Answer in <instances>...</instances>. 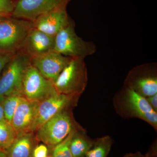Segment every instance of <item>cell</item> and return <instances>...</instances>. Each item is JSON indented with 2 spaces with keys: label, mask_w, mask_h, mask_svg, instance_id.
<instances>
[{
  "label": "cell",
  "mask_w": 157,
  "mask_h": 157,
  "mask_svg": "<svg viewBox=\"0 0 157 157\" xmlns=\"http://www.w3.org/2000/svg\"><path fill=\"white\" fill-rule=\"evenodd\" d=\"M96 50L93 42L84 41L77 36L72 21L55 37L53 51L64 56L85 59L95 53Z\"/></svg>",
  "instance_id": "277c9868"
},
{
  "label": "cell",
  "mask_w": 157,
  "mask_h": 157,
  "mask_svg": "<svg viewBox=\"0 0 157 157\" xmlns=\"http://www.w3.org/2000/svg\"><path fill=\"white\" fill-rule=\"evenodd\" d=\"M88 79L84 59H72L53 84L58 94L80 98L86 88Z\"/></svg>",
  "instance_id": "3957f363"
},
{
  "label": "cell",
  "mask_w": 157,
  "mask_h": 157,
  "mask_svg": "<svg viewBox=\"0 0 157 157\" xmlns=\"http://www.w3.org/2000/svg\"><path fill=\"white\" fill-rule=\"evenodd\" d=\"M40 102L21 98L11 120V124L17 135L33 132L37 109Z\"/></svg>",
  "instance_id": "4fadbf2b"
},
{
  "label": "cell",
  "mask_w": 157,
  "mask_h": 157,
  "mask_svg": "<svg viewBox=\"0 0 157 157\" xmlns=\"http://www.w3.org/2000/svg\"><path fill=\"white\" fill-rule=\"evenodd\" d=\"M73 109H63L39 127L35 132L38 141L52 149L72 132L84 128L75 120Z\"/></svg>",
  "instance_id": "7a4b0ae2"
},
{
  "label": "cell",
  "mask_w": 157,
  "mask_h": 157,
  "mask_svg": "<svg viewBox=\"0 0 157 157\" xmlns=\"http://www.w3.org/2000/svg\"><path fill=\"white\" fill-rule=\"evenodd\" d=\"M146 99L152 109L157 112V94L147 97Z\"/></svg>",
  "instance_id": "cb8c5ba5"
},
{
  "label": "cell",
  "mask_w": 157,
  "mask_h": 157,
  "mask_svg": "<svg viewBox=\"0 0 157 157\" xmlns=\"http://www.w3.org/2000/svg\"><path fill=\"white\" fill-rule=\"evenodd\" d=\"M79 98L57 94L44 99L39 103L33 132L43 124L56 115L63 109L69 107L75 108Z\"/></svg>",
  "instance_id": "ba28073f"
},
{
  "label": "cell",
  "mask_w": 157,
  "mask_h": 157,
  "mask_svg": "<svg viewBox=\"0 0 157 157\" xmlns=\"http://www.w3.org/2000/svg\"><path fill=\"white\" fill-rule=\"evenodd\" d=\"M33 22L12 17L0 18V53L14 54L29 31Z\"/></svg>",
  "instance_id": "5b68a950"
},
{
  "label": "cell",
  "mask_w": 157,
  "mask_h": 157,
  "mask_svg": "<svg viewBox=\"0 0 157 157\" xmlns=\"http://www.w3.org/2000/svg\"><path fill=\"white\" fill-rule=\"evenodd\" d=\"M124 85L144 98L154 95L157 94L156 73L148 69L132 70L127 76Z\"/></svg>",
  "instance_id": "5bb4252c"
},
{
  "label": "cell",
  "mask_w": 157,
  "mask_h": 157,
  "mask_svg": "<svg viewBox=\"0 0 157 157\" xmlns=\"http://www.w3.org/2000/svg\"><path fill=\"white\" fill-rule=\"evenodd\" d=\"M48 153V147L45 144H38L34 148L33 157H46Z\"/></svg>",
  "instance_id": "7402d4cb"
},
{
  "label": "cell",
  "mask_w": 157,
  "mask_h": 157,
  "mask_svg": "<svg viewBox=\"0 0 157 157\" xmlns=\"http://www.w3.org/2000/svg\"><path fill=\"white\" fill-rule=\"evenodd\" d=\"M14 54H4L0 53V73L2 71L4 68L6 67L7 64L10 61L11 58Z\"/></svg>",
  "instance_id": "603a6c76"
},
{
  "label": "cell",
  "mask_w": 157,
  "mask_h": 157,
  "mask_svg": "<svg viewBox=\"0 0 157 157\" xmlns=\"http://www.w3.org/2000/svg\"><path fill=\"white\" fill-rule=\"evenodd\" d=\"M124 157H146L145 155L142 154L139 151L135 153H129L124 156Z\"/></svg>",
  "instance_id": "484cf974"
},
{
  "label": "cell",
  "mask_w": 157,
  "mask_h": 157,
  "mask_svg": "<svg viewBox=\"0 0 157 157\" xmlns=\"http://www.w3.org/2000/svg\"><path fill=\"white\" fill-rule=\"evenodd\" d=\"M29 63L30 59L22 53L17 52L12 56L0 78V98L20 94L23 76Z\"/></svg>",
  "instance_id": "52a82bcc"
},
{
  "label": "cell",
  "mask_w": 157,
  "mask_h": 157,
  "mask_svg": "<svg viewBox=\"0 0 157 157\" xmlns=\"http://www.w3.org/2000/svg\"><path fill=\"white\" fill-rule=\"evenodd\" d=\"M57 93L53 82L45 78L30 62L25 70L21 85L20 94L23 98L41 102Z\"/></svg>",
  "instance_id": "8992f818"
},
{
  "label": "cell",
  "mask_w": 157,
  "mask_h": 157,
  "mask_svg": "<svg viewBox=\"0 0 157 157\" xmlns=\"http://www.w3.org/2000/svg\"><path fill=\"white\" fill-rule=\"evenodd\" d=\"M67 6L63 5L40 15L33 22V27L48 36L55 37L72 21L67 12Z\"/></svg>",
  "instance_id": "8fae6325"
},
{
  "label": "cell",
  "mask_w": 157,
  "mask_h": 157,
  "mask_svg": "<svg viewBox=\"0 0 157 157\" xmlns=\"http://www.w3.org/2000/svg\"><path fill=\"white\" fill-rule=\"evenodd\" d=\"M72 59L52 50L30 59V62L42 76L54 83Z\"/></svg>",
  "instance_id": "30bf717a"
},
{
  "label": "cell",
  "mask_w": 157,
  "mask_h": 157,
  "mask_svg": "<svg viewBox=\"0 0 157 157\" xmlns=\"http://www.w3.org/2000/svg\"><path fill=\"white\" fill-rule=\"evenodd\" d=\"M4 98H0V123L7 121L5 118L4 113V108H3V101Z\"/></svg>",
  "instance_id": "d4e9b609"
},
{
  "label": "cell",
  "mask_w": 157,
  "mask_h": 157,
  "mask_svg": "<svg viewBox=\"0 0 157 157\" xmlns=\"http://www.w3.org/2000/svg\"><path fill=\"white\" fill-rule=\"evenodd\" d=\"M94 142V139L88 136L85 129L76 131L70 142V150L73 157H85L92 147Z\"/></svg>",
  "instance_id": "2e32d148"
},
{
  "label": "cell",
  "mask_w": 157,
  "mask_h": 157,
  "mask_svg": "<svg viewBox=\"0 0 157 157\" xmlns=\"http://www.w3.org/2000/svg\"><path fill=\"white\" fill-rule=\"evenodd\" d=\"M113 143V140L109 135L94 139L92 147L85 157H107Z\"/></svg>",
  "instance_id": "e0dca14e"
},
{
  "label": "cell",
  "mask_w": 157,
  "mask_h": 157,
  "mask_svg": "<svg viewBox=\"0 0 157 157\" xmlns=\"http://www.w3.org/2000/svg\"><path fill=\"white\" fill-rule=\"evenodd\" d=\"M46 157H52L51 156H47Z\"/></svg>",
  "instance_id": "83f0119b"
},
{
  "label": "cell",
  "mask_w": 157,
  "mask_h": 157,
  "mask_svg": "<svg viewBox=\"0 0 157 157\" xmlns=\"http://www.w3.org/2000/svg\"><path fill=\"white\" fill-rule=\"evenodd\" d=\"M113 104L118 115L124 119H140L157 132V112L152 109L146 98L125 85L113 97Z\"/></svg>",
  "instance_id": "6da1fadb"
},
{
  "label": "cell",
  "mask_w": 157,
  "mask_h": 157,
  "mask_svg": "<svg viewBox=\"0 0 157 157\" xmlns=\"http://www.w3.org/2000/svg\"><path fill=\"white\" fill-rule=\"evenodd\" d=\"M70 0H17L12 17L33 22L48 11L68 5Z\"/></svg>",
  "instance_id": "9c48e42d"
},
{
  "label": "cell",
  "mask_w": 157,
  "mask_h": 157,
  "mask_svg": "<svg viewBox=\"0 0 157 157\" xmlns=\"http://www.w3.org/2000/svg\"><path fill=\"white\" fill-rule=\"evenodd\" d=\"M0 157H7L6 151L0 148Z\"/></svg>",
  "instance_id": "4316f807"
},
{
  "label": "cell",
  "mask_w": 157,
  "mask_h": 157,
  "mask_svg": "<svg viewBox=\"0 0 157 157\" xmlns=\"http://www.w3.org/2000/svg\"><path fill=\"white\" fill-rule=\"evenodd\" d=\"M17 136L11 123L7 121L0 123V148L5 151L8 149Z\"/></svg>",
  "instance_id": "ac0fdd59"
},
{
  "label": "cell",
  "mask_w": 157,
  "mask_h": 157,
  "mask_svg": "<svg viewBox=\"0 0 157 157\" xmlns=\"http://www.w3.org/2000/svg\"><path fill=\"white\" fill-rule=\"evenodd\" d=\"M22 98L20 93L12 94L4 98L3 108L6 121L11 123L15 110Z\"/></svg>",
  "instance_id": "d6986e66"
},
{
  "label": "cell",
  "mask_w": 157,
  "mask_h": 157,
  "mask_svg": "<svg viewBox=\"0 0 157 157\" xmlns=\"http://www.w3.org/2000/svg\"><path fill=\"white\" fill-rule=\"evenodd\" d=\"M36 133L31 132L17 135L6 150L7 157H33L34 148L38 144Z\"/></svg>",
  "instance_id": "9a60e30c"
},
{
  "label": "cell",
  "mask_w": 157,
  "mask_h": 157,
  "mask_svg": "<svg viewBox=\"0 0 157 157\" xmlns=\"http://www.w3.org/2000/svg\"><path fill=\"white\" fill-rule=\"evenodd\" d=\"M76 131L72 132L64 140L51 149V156L52 157H73L70 150V142L73 134Z\"/></svg>",
  "instance_id": "ffe728a7"
},
{
  "label": "cell",
  "mask_w": 157,
  "mask_h": 157,
  "mask_svg": "<svg viewBox=\"0 0 157 157\" xmlns=\"http://www.w3.org/2000/svg\"><path fill=\"white\" fill-rule=\"evenodd\" d=\"M17 0H0V18L12 17Z\"/></svg>",
  "instance_id": "44dd1931"
},
{
  "label": "cell",
  "mask_w": 157,
  "mask_h": 157,
  "mask_svg": "<svg viewBox=\"0 0 157 157\" xmlns=\"http://www.w3.org/2000/svg\"><path fill=\"white\" fill-rule=\"evenodd\" d=\"M55 37L33 27L29 31L17 52L25 55L30 59L51 51L53 50Z\"/></svg>",
  "instance_id": "7c38bea8"
}]
</instances>
